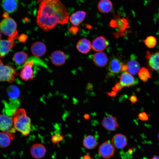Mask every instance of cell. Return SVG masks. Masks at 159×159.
Masks as SVG:
<instances>
[{
    "label": "cell",
    "instance_id": "cell-1",
    "mask_svg": "<svg viewBox=\"0 0 159 159\" xmlns=\"http://www.w3.org/2000/svg\"><path fill=\"white\" fill-rule=\"evenodd\" d=\"M69 18L66 9L60 1H59L56 3L44 1L39 5L37 22L42 29L48 31L58 24H66Z\"/></svg>",
    "mask_w": 159,
    "mask_h": 159
},
{
    "label": "cell",
    "instance_id": "cell-2",
    "mask_svg": "<svg viewBox=\"0 0 159 159\" xmlns=\"http://www.w3.org/2000/svg\"><path fill=\"white\" fill-rule=\"evenodd\" d=\"M11 117L16 130L24 136L29 134L31 130V120L24 109H16Z\"/></svg>",
    "mask_w": 159,
    "mask_h": 159
},
{
    "label": "cell",
    "instance_id": "cell-3",
    "mask_svg": "<svg viewBox=\"0 0 159 159\" xmlns=\"http://www.w3.org/2000/svg\"><path fill=\"white\" fill-rule=\"evenodd\" d=\"M0 30L9 37L8 39L14 40L19 37L16 23L9 17L4 18L0 22Z\"/></svg>",
    "mask_w": 159,
    "mask_h": 159
},
{
    "label": "cell",
    "instance_id": "cell-4",
    "mask_svg": "<svg viewBox=\"0 0 159 159\" xmlns=\"http://www.w3.org/2000/svg\"><path fill=\"white\" fill-rule=\"evenodd\" d=\"M17 74L14 67L10 65L4 64L0 59V81L13 83Z\"/></svg>",
    "mask_w": 159,
    "mask_h": 159
},
{
    "label": "cell",
    "instance_id": "cell-5",
    "mask_svg": "<svg viewBox=\"0 0 159 159\" xmlns=\"http://www.w3.org/2000/svg\"><path fill=\"white\" fill-rule=\"evenodd\" d=\"M0 130L14 138V134L16 130L11 117L5 115H0Z\"/></svg>",
    "mask_w": 159,
    "mask_h": 159
},
{
    "label": "cell",
    "instance_id": "cell-6",
    "mask_svg": "<svg viewBox=\"0 0 159 159\" xmlns=\"http://www.w3.org/2000/svg\"><path fill=\"white\" fill-rule=\"evenodd\" d=\"M29 59L23 66L19 75L20 78L25 81L32 80L34 77L33 67L34 60Z\"/></svg>",
    "mask_w": 159,
    "mask_h": 159
},
{
    "label": "cell",
    "instance_id": "cell-7",
    "mask_svg": "<svg viewBox=\"0 0 159 159\" xmlns=\"http://www.w3.org/2000/svg\"><path fill=\"white\" fill-rule=\"evenodd\" d=\"M114 152V147L112 144L107 141H105L101 144L98 149V153L100 155L106 159L112 157Z\"/></svg>",
    "mask_w": 159,
    "mask_h": 159
},
{
    "label": "cell",
    "instance_id": "cell-8",
    "mask_svg": "<svg viewBox=\"0 0 159 159\" xmlns=\"http://www.w3.org/2000/svg\"><path fill=\"white\" fill-rule=\"evenodd\" d=\"M109 42L103 36H100L94 39L92 44V48L95 51L101 52L104 50L108 47Z\"/></svg>",
    "mask_w": 159,
    "mask_h": 159
},
{
    "label": "cell",
    "instance_id": "cell-9",
    "mask_svg": "<svg viewBox=\"0 0 159 159\" xmlns=\"http://www.w3.org/2000/svg\"><path fill=\"white\" fill-rule=\"evenodd\" d=\"M145 57L148 61V66L152 70L159 71V51L151 54L149 51H146Z\"/></svg>",
    "mask_w": 159,
    "mask_h": 159
},
{
    "label": "cell",
    "instance_id": "cell-10",
    "mask_svg": "<svg viewBox=\"0 0 159 159\" xmlns=\"http://www.w3.org/2000/svg\"><path fill=\"white\" fill-rule=\"evenodd\" d=\"M101 124L104 128L109 131H114L119 126L116 117L111 115L104 117Z\"/></svg>",
    "mask_w": 159,
    "mask_h": 159
},
{
    "label": "cell",
    "instance_id": "cell-11",
    "mask_svg": "<svg viewBox=\"0 0 159 159\" xmlns=\"http://www.w3.org/2000/svg\"><path fill=\"white\" fill-rule=\"evenodd\" d=\"M46 149L45 147L40 143L33 145L30 149V153L32 157L36 159H41L46 154Z\"/></svg>",
    "mask_w": 159,
    "mask_h": 159
},
{
    "label": "cell",
    "instance_id": "cell-12",
    "mask_svg": "<svg viewBox=\"0 0 159 159\" xmlns=\"http://www.w3.org/2000/svg\"><path fill=\"white\" fill-rule=\"evenodd\" d=\"M122 64L118 58H114L110 61L108 66V70L109 74L114 75L121 72Z\"/></svg>",
    "mask_w": 159,
    "mask_h": 159
},
{
    "label": "cell",
    "instance_id": "cell-13",
    "mask_svg": "<svg viewBox=\"0 0 159 159\" xmlns=\"http://www.w3.org/2000/svg\"><path fill=\"white\" fill-rule=\"evenodd\" d=\"M15 44L14 40H0V57H5L13 48Z\"/></svg>",
    "mask_w": 159,
    "mask_h": 159
},
{
    "label": "cell",
    "instance_id": "cell-14",
    "mask_svg": "<svg viewBox=\"0 0 159 159\" xmlns=\"http://www.w3.org/2000/svg\"><path fill=\"white\" fill-rule=\"evenodd\" d=\"M31 50L34 56L37 57H41L45 54L47 48L46 45L43 42H37L32 45Z\"/></svg>",
    "mask_w": 159,
    "mask_h": 159
},
{
    "label": "cell",
    "instance_id": "cell-15",
    "mask_svg": "<svg viewBox=\"0 0 159 159\" xmlns=\"http://www.w3.org/2000/svg\"><path fill=\"white\" fill-rule=\"evenodd\" d=\"M92 59L95 64L99 67H103L105 66L108 61L107 55L102 52H97L94 54Z\"/></svg>",
    "mask_w": 159,
    "mask_h": 159
},
{
    "label": "cell",
    "instance_id": "cell-16",
    "mask_svg": "<svg viewBox=\"0 0 159 159\" xmlns=\"http://www.w3.org/2000/svg\"><path fill=\"white\" fill-rule=\"evenodd\" d=\"M127 139L124 135L121 134H117L112 137L111 143L113 146L117 149H122L127 145Z\"/></svg>",
    "mask_w": 159,
    "mask_h": 159
},
{
    "label": "cell",
    "instance_id": "cell-17",
    "mask_svg": "<svg viewBox=\"0 0 159 159\" xmlns=\"http://www.w3.org/2000/svg\"><path fill=\"white\" fill-rule=\"evenodd\" d=\"M50 58L52 63L57 66L63 64L66 60V55L61 50H57L53 52L51 54Z\"/></svg>",
    "mask_w": 159,
    "mask_h": 159
},
{
    "label": "cell",
    "instance_id": "cell-18",
    "mask_svg": "<svg viewBox=\"0 0 159 159\" xmlns=\"http://www.w3.org/2000/svg\"><path fill=\"white\" fill-rule=\"evenodd\" d=\"M19 0H2L1 6L6 12L12 13L17 9Z\"/></svg>",
    "mask_w": 159,
    "mask_h": 159
},
{
    "label": "cell",
    "instance_id": "cell-19",
    "mask_svg": "<svg viewBox=\"0 0 159 159\" xmlns=\"http://www.w3.org/2000/svg\"><path fill=\"white\" fill-rule=\"evenodd\" d=\"M137 80L132 75L127 72H123L120 77V82L124 87H130L136 83Z\"/></svg>",
    "mask_w": 159,
    "mask_h": 159
},
{
    "label": "cell",
    "instance_id": "cell-20",
    "mask_svg": "<svg viewBox=\"0 0 159 159\" xmlns=\"http://www.w3.org/2000/svg\"><path fill=\"white\" fill-rule=\"evenodd\" d=\"M86 12L83 11H79L72 14L69 17V21L74 26H77L85 19Z\"/></svg>",
    "mask_w": 159,
    "mask_h": 159
},
{
    "label": "cell",
    "instance_id": "cell-21",
    "mask_svg": "<svg viewBox=\"0 0 159 159\" xmlns=\"http://www.w3.org/2000/svg\"><path fill=\"white\" fill-rule=\"evenodd\" d=\"M126 64L127 67V71L132 75H136L140 70V64L135 60V55H133L131 56L130 59Z\"/></svg>",
    "mask_w": 159,
    "mask_h": 159
},
{
    "label": "cell",
    "instance_id": "cell-22",
    "mask_svg": "<svg viewBox=\"0 0 159 159\" xmlns=\"http://www.w3.org/2000/svg\"><path fill=\"white\" fill-rule=\"evenodd\" d=\"M77 50L80 53L87 54L90 52L92 48L90 42L86 38L80 39L76 45Z\"/></svg>",
    "mask_w": 159,
    "mask_h": 159
},
{
    "label": "cell",
    "instance_id": "cell-23",
    "mask_svg": "<svg viewBox=\"0 0 159 159\" xmlns=\"http://www.w3.org/2000/svg\"><path fill=\"white\" fill-rule=\"evenodd\" d=\"M28 54L24 51L18 52L14 55L13 61L18 67L23 66L27 61Z\"/></svg>",
    "mask_w": 159,
    "mask_h": 159
},
{
    "label": "cell",
    "instance_id": "cell-24",
    "mask_svg": "<svg viewBox=\"0 0 159 159\" xmlns=\"http://www.w3.org/2000/svg\"><path fill=\"white\" fill-rule=\"evenodd\" d=\"M97 8L100 12L107 13L112 10V4L110 0H100L98 4Z\"/></svg>",
    "mask_w": 159,
    "mask_h": 159
},
{
    "label": "cell",
    "instance_id": "cell-25",
    "mask_svg": "<svg viewBox=\"0 0 159 159\" xmlns=\"http://www.w3.org/2000/svg\"><path fill=\"white\" fill-rule=\"evenodd\" d=\"M7 92L11 101H16L17 99L19 97L20 92L18 87L14 85H11L7 89Z\"/></svg>",
    "mask_w": 159,
    "mask_h": 159
},
{
    "label": "cell",
    "instance_id": "cell-26",
    "mask_svg": "<svg viewBox=\"0 0 159 159\" xmlns=\"http://www.w3.org/2000/svg\"><path fill=\"white\" fill-rule=\"evenodd\" d=\"M83 144L84 146L86 148L92 149L97 146V142L93 136L88 135L84 138Z\"/></svg>",
    "mask_w": 159,
    "mask_h": 159
},
{
    "label": "cell",
    "instance_id": "cell-27",
    "mask_svg": "<svg viewBox=\"0 0 159 159\" xmlns=\"http://www.w3.org/2000/svg\"><path fill=\"white\" fill-rule=\"evenodd\" d=\"M13 139L9 134L3 132H0V148L8 147L10 144L11 140Z\"/></svg>",
    "mask_w": 159,
    "mask_h": 159
},
{
    "label": "cell",
    "instance_id": "cell-28",
    "mask_svg": "<svg viewBox=\"0 0 159 159\" xmlns=\"http://www.w3.org/2000/svg\"><path fill=\"white\" fill-rule=\"evenodd\" d=\"M151 74L148 69L145 67L141 68L138 73L140 79L143 82H145L151 77Z\"/></svg>",
    "mask_w": 159,
    "mask_h": 159
},
{
    "label": "cell",
    "instance_id": "cell-29",
    "mask_svg": "<svg viewBox=\"0 0 159 159\" xmlns=\"http://www.w3.org/2000/svg\"><path fill=\"white\" fill-rule=\"evenodd\" d=\"M143 42L146 46L148 48H154L157 44V40L155 37L150 36L147 37L145 39L143 40Z\"/></svg>",
    "mask_w": 159,
    "mask_h": 159
},
{
    "label": "cell",
    "instance_id": "cell-30",
    "mask_svg": "<svg viewBox=\"0 0 159 159\" xmlns=\"http://www.w3.org/2000/svg\"><path fill=\"white\" fill-rule=\"evenodd\" d=\"M64 136L59 134H55L53 135L51 138L52 142L54 144H58L62 140Z\"/></svg>",
    "mask_w": 159,
    "mask_h": 159
},
{
    "label": "cell",
    "instance_id": "cell-31",
    "mask_svg": "<svg viewBox=\"0 0 159 159\" xmlns=\"http://www.w3.org/2000/svg\"><path fill=\"white\" fill-rule=\"evenodd\" d=\"M124 87L122 85L120 82L117 83L112 89V91L117 92L122 88Z\"/></svg>",
    "mask_w": 159,
    "mask_h": 159
},
{
    "label": "cell",
    "instance_id": "cell-32",
    "mask_svg": "<svg viewBox=\"0 0 159 159\" xmlns=\"http://www.w3.org/2000/svg\"><path fill=\"white\" fill-rule=\"evenodd\" d=\"M138 116L139 119L142 121H147L148 119L147 114L144 112L140 113Z\"/></svg>",
    "mask_w": 159,
    "mask_h": 159
},
{
    "label": "cell",
    "instance_id": "cell-33",
    "mask_svg": "<svg viewBox=\"0 0 159 159\" xmlns=\"http://www.w3.org/2000/svg\"><path fill=\"white\" fill-rule=\"evenodd\" d=\"M18 38L20 42H24L27 39V36L24 34H22L18 37Z\"/></svg>",
    "mask_w": 159,
    "mask_h": 159
},
{
    "label": "cell",
    "instance_id": "cell-34",
    "mask_svg": "<svg viewBox=\"0 0 159 159\" xmlns=\"http://www.w3.org/2000/svg\"><path fill=\"white\" fill-rule=\"evenodd\" d=\"M130 102L132 103H135L138 101V98L135 95H131L129 98Z\"/></svg>",
    "mask_w": 159,
    "mask_h": 159
},
{
    "label": "cell",
    "instance_id": "cell-35",
    "mask_svg": "<svg viewBox=\"0 0 159 159\" xmlns=\"http://www.w3.org/2000/svg\"><path fill=\"white\" fill-rule=\"evenodd\" d=\"M39 2H42L43 1H47L51 3H56L58 2L59 0H38Z\"/></svg>",
    "mask_w": 159,
    "mask_h": 159
},
{
    "label": "cell",
    "instance_id": "cell-36",
    "mask_svg": "<svg viewBox=\"0 0 159 159\" xmlns=\"http://www.w3.org/2000/svg\"><path fill=\"white\" fill-rule=\"evenodd\" d=\"M117 92L112 91L110 92L107 93L108 95L111 97H115L117 95Z\"/></svg>",
    "mask_w": 159,
    "mask_h": 159
},
{
    "label": "cell",
    "instance_id": "cell-37",
    "mask_svg": "<svg viewBox=\"0 0 159 159\" xmlns=\"http://www.w3.org/2000/svg\"><path fill=\"white\" fill-rule=\"evenodd\" d=\"M76 26H72V27L70 28L69 29V30L72 32V33L74 34L75 33H76V32L77 31V30H78V29L76 27Z\"/></svg>",
    "mask_w": 159,
    "mask_h": 159
},
{
    "label": "cell",
    "instance_id": "cell-38",
    "mask_svg": "<svg viewBox=\"0 0 159 159\" xmlns=\"http://www.w3.org/2000/svg\"><path fill=\"white\" fill-rule=\"evenodd\" d=\"M2 16L4 18H6L9 17V13L6 12H5L3 14Z\"/></svg>",
    "mask_w": 159,
    "mask_h": 159
},
{
    "label": "cell",
    "instance_id": "cell-39",
    "mask_svg": "<svg viewBox=\"0 0 159 159\" xmlns=\"http://www.w3.org/2000/svg\"><path fill=\"white\" fill-rule=\"evenodd\" d=\"M82 159H92V158L89 155H86L83 157Z\"/></svg>",
    "mask_w": 159,
    "mask_h": 159
},
{
    "label": "cell",
    "instance_id": "cell-40",
    "mask_svg": "<svg viewBox=\"0 0 159 159\" xmlns=\"http://www.w3.org/2000/svg\"><path fill=\"white\" fill-rule=\"evenodd\" d=\"M84 117L85 119H89L90 118V115L89 114H86L84 115Z\"/></svg>",
    "mask_w": 159,
    "mask_h": 159
},
{
    "label": "cell",
    "instance_id": "cell-41",
    "mask_svg": "<svg viewBox=\"0 0 159 159\" xmlns=\"http://www.w3.org/2000/svg\"><path fill=\"white\" fill-rule=\"evenodd\" d=\"M151 159H159V156L155 155Z\"/></svg>",
    "mask_w": 159,
    "mask_h": 159
},
{
    "label": "cell",
    "instance_id": "cell-42",
    "mask_svg": "<svg viewBox=\"0 0 159 159\" xmlns=\"http://www.w3.org/2000/svg\"><path fill=\"white\" fill-rule=\"evenodd\" d=\"M1 31L0 30V40H1Z\"/></svg>",
    "mask_w": 159,
    "mask_h": 159
},
{
    "label": "cell",
    "instance_id": "cell-43",
    "mask_svg": "<svg viewBox=\"0 0 159 159\" xmlns=\"http://www.w3.org/2000/svg\"><path fill=\"white\" fill-rule=\"evenodd\" d=\"M158 140H159V133L158 135Z\"/></svg>",
    "mask_w": 159,
    "mask_h": 159
}]
</instances>
